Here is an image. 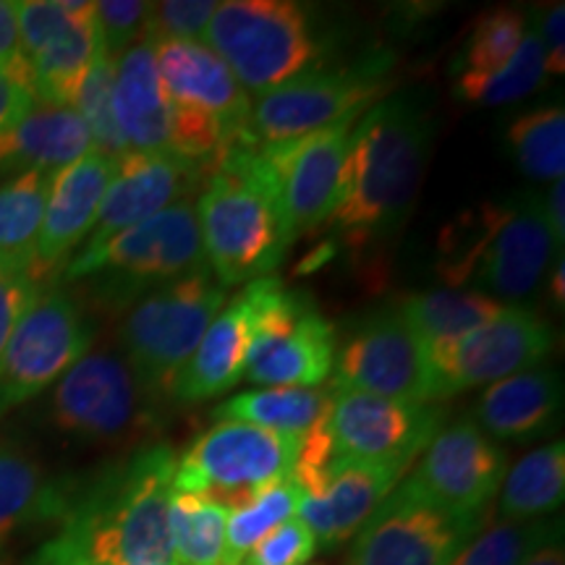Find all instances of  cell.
Segmentation results:
<instances>
[{
  "instance_id": "cell-1",
  "label": "cell",
  "mask_w": 565,
  "mask_h": 565,
  "mask_svg": "<svg viewBox=\"0 0 565 565\" xmlns=\"http://www.w3.org/2000/svg\"><path fill=\"white\" fill-rule=\"evenodd\" d=\"M179 454L147 443L71 484L58 529L30 565H179L168 508Z\"/></svg>"
},
{
  "instance_id": "cell-2",
  "label": "cell",
  "mask_w": 565,
  "mask_h": 565,
  "mask_svg": "<svg viewBox=\"0 0 565 565\" xmlns=\"http://www.w3.org/2000/svg\"><path fill=\"white\" fill-rule=\"evenodd\" d=\"M433 145V113L416 95L374 103L351 131L328 228L351 252L391 242L406 223Z\"/></svg>"
},
{
  "instance_id": "cell-3",
  "label": "cell",
  "mask_w": 565,
  "mask_h": 565,
  "mask_svg": "<svg viewBox=\"0 0 565 565\" xmlns=\"http://www.w3.org/2000/svg\"><path fill=\"white\" fill-rule=\"evenodd\" d=\"M204 263L223 288L267 278L291 249L278 181L259 145H233L196 196Z\"/></svg>"
},
{
  "instance_id": "cell-4",
  "label": "cell",
  "mask_w": 565,
  "mask_h": 565,
  "mask_svg": "<svg viewBox=\"0 0 565 565\" xmlns=\"http://www.w3.org/2000/svg\"><path fill=\"white\" fill-rule=\"evenodd\" d=\"M553 254L542 200L524 192L456 217L440 238L437 273L456 291L471 286L505 307L540 288Z\"/></svg>"
},
{
  "instance_id": "cell-5",
  "label": "cell",
  "mask_w": 565,
  "mask_h": 565,
  "mask_svg": "<svg viewBox=\"0 0 565 565\" xmlns=\"http://www.w3.org/2000/svg\"><path fill=\"white\" fill-rule=\"evenodd\" d=\"M204 267L207 263L194 202L181 200L121 231L97 249L76 252L61 278L63 282L84 280L97 307L124 312L154 288Z\"/></svg>"
},
{
  "instance_id": "cell-6",
  "label": "cell",
  "mask_w": 565,
  "mask_h": 565,
  "mask_svg": "<svg viewBox=\"0 0 565 565\" xmlns=\"http://www.w3.org/2000/svg\"><path fill=\"white\" fill-rule=\"evenodd\" d=\"M202 38L236 82L257 95L309 74L324 58L312 13L294 0H225Z\"/></svg>"
},
{
  "instance_id": "cell-7",
  "label": "cell",
  "mask_w": 565,
  "mask_h": 565,
  "mask_svg": "<svg viewBox=\"0 0 565 565\" xmlns=\"http://www.w3.org/2000/svg\"><path fill=\"white\" fill-rule=\"evenodd\" d=\"M228 291L212 278L210 267L141 296L118 330L121 356L139 383L158 395L171 387L192 359L202 335L221 315Z\"/></svg>"
},
{
  "instance_id": "cell-8",
  "label": "cell",
  "mask_w": 565,
  "mask_h": 565,
  "mask_svg": "<svg viewBox=\"0 0 565 565\" xmlns=\"http://www.w3.org/2000/svg\"><path fill=\"white\" fill-rule=\"evenodd\" d=\"M158 395L139 383L121 353L89 351L55 383L47 416L82 443H131L158 429Z\"/></svg>"
},
{
  "instance_id": "cell-9",
  "label": "cell",
  "mask_w": 565,
  "mask_h": 565,
  "mask_svg": "<svg viewBox=\"0 0 565 565\" xmlns=\"http://www.w3.org/2000/svg\"><path fill=\"white\" fill-rule=\"evenodd\" d=\"M553 328L524 307H505L479 328L424 345V398H450L469 387L492 385L536 370L553 353Z\"/></svg>"
},
{
  "instance_id": "cell-10",
  "label": "cell",
  "mask_w": 565,
  "mask_h": 565,
  "mask_svg": "<svg viewBox=\"0 0 565 565\" xmlns=\"http://www.w3.org/2000/svg\"><path fill=\"white\" fill-rule=\"evenodd\" d=\"M393 55L374 53L349 68L322 71L280 84L252 105V134L257 145L299 139L333 126L343 118H359L383 100Z\"/></svg>"
},
{
  "instance_id": "cell-11",
  "label": "cell",
  "mask_w": 565,
  "mask_h": 565,
  "mask_svg": "<svg viewBox=\"0 0 565 565\" xmlns=\"http://www.w3.org/2000/svg\"><path fill=\"white\" fill-rule=\"evenodd\" d=\"M335 328L301 291L263 278L257 324L244 380L263 387H320L335 362Z\"/></svg>"
},
{
  "instance_id": "cell-12",
  "label": "cell",
  "mask_w": 565,
  "mask_h": 565,
  "mask_svg": "<svg viewBox=\"0 0 565 565\" xmlns=\"http://www.w3.org/2000/svg\"><path fill=\"white\" fill-rule=\"evenodd\" d=\"M301 437L246 422H217L175 461L173 490L207 494L236 508L294 471Z\"/></svg>"
},
{
  "instance_id": "cell-13",
  "label": "cell",
  "mask_w": 565,
  "mask_h": 565,
  "mask_svg": "<svg viewBox=\"0 0 565 565\" xmlns=\"http://www.w3.org/2000/svg\"><path fill=\"white\" fill-rule=\"evenodd\" d=\"M95 341L87 309L66 288L47 286L26 309L0 359V416L58 383Z\"/></svg>"
},
{
  "instance_id": "cell-14",
  "label": "cell",
  "mask_w": 565,
  "mask_h": 565,
  "mask_svg": "<svg viewBox=\"0 0 565 565\" xmlns=\"http://www.w3.org/2000/svg\"><path fill=\"white\" fill-rule=\"evenodd\" d=\"M482 526L484 513L443 511L401 482L353 534L345 565H454Z\"/></svg>"
},
{
  "instance_id": "cell-15",
  "label": "cell",
  "mask_w": 565,
  "mask_h": 565,
  "mask_svg": "<svg viewBox=\"0 0 565 565\" xmlns=\"http://www.w3.org/2000/svg\"><path fill=\"white\" fill-rule=\"evenodd\" d=\"M328 429L333 458L408 469L445 424L435 404L385 395L330 391Z\"/></svg>"
},
{
  "instance_id": "cell-16",
  "label": "cell",
  "mask_w": 565,
  "mask_h": 565,
  "mask_svg": "<svg viewBox=\"0 0 565 565\" xmlns=\"http://www.w3.org/2000/svg\"><path fill=\"white\" fill-rule=\"evenodd\" d=\"M508 475V454L475 419L443 427L404 487L450 513H484Z\"/></svg>"
},
{
  "instance_id": "cell-17",
  "label": "cell",
  "mask_w": 565,
  "mask_h": 565,
  "mask_svg": "<svg viewBox=\"0 0 565 565\" xmlns=\"http://www.w3.org/2000/svg\"><path fill=\"white\" fill-rule=\"evenodd\" d=\"M359 118H343L299 139L259 145L278 181L282 215L294 242L324 228L333 215L351 131Z\"/></svg>"
},
{
  "instance_id": "cell-18",
  "label": "cell",
  "mask_w": 565,
  "mask_h": 565,
  "mask_svg": "<svg viewBox=\"0 0 565 565\" xmlns=\"http://www.w3.org/2000/svg\"><path fill=\"white\" fill-rule=\"evenodd\" d=\"M424 345L412 333L398 307L370 315L335 351L333 387L385 395V398H424Z\"/></svg>"
},
{
  "instance_id": "cell-19",
  "label": "cell",
  "mask_w": 565,
  "mask_h": 565,
  "mask_svg": "<svg viewBox=\"0 0 565 565\" xmlns=\"http://www.w3.org/2000/svg\"><path fill=\"white\" fill-rule=\"evenodd\" d=\"M404 469L383 463L333 458L328 469H294L291 479L299 490V519L315 534L317 545L338 547L362 529L393 487L401 482Z\"/></svg>"
},
{
  "instance_id": "cell-20",
  "label": "cell",
  "mask_w": 565,
  "mask_h": 565,
  "mask_svg": "<svg viewBox=\"0 0 565 565\" xmlns=\"http://www.w3.org/2000/svg\"><path fill=\"white\" fill-rule=\"evenodd\" d=\"M116 168V158L89 150L53 173L32 263V278L42 286H51L55 275L63 273L68 259L87 242Z\"/></svg>"
},
{
  "instance_id": "cell-21",
  "label": "cell",
  "mask_w": 565,
  "mask_h": 565,
  "mask_svg": "<svg viewBox=\"0 0 565 565\" xmlns=\"http://www.w3.org/2000/svg\"><path fill=\"white\" fill-rule=\"evenodd\" d=\"M207 171L171 152H129L118 160L100 212L79 252H92L113 236L158 215L171 204L192 200Z\"/></svg>"
},
{
  "instance_id": "cell-22",
  "label": "cell",
  "mask_w": 565,
  "mask_h": 565,
  "mask_svg": "<svg viewBox=\"0 0 565 565\" xmlns=\"http://www.w3.org/2000/svg\"><path fill=\"white\" fill-rule=\"evenodd\" d=\"M162 87L173 103L212 118L231 145H257L252 134V100L231 68L200 40L154 42Z\"/></svg>"
},
{
  "instance_id": "cell-23",
  "label": "cell",
  "mask_w": 565,
  "mask_h": 565,
  "mask_svg": "<svg viewBox=\"0 0 565 565\" xmlns=\"http://www.w3.org/2000/svg\"><path fill=\"white\" fill-rule=\"evenodd\" d=\"M263 301V278L246 282L244 291L225 303L212 320L207 333L192 353L171 387V398L179 404H200L228 393L244 380L249 359L254 324Z\"/></svg>"
},
{
  "instance_id": "cell-24",
  "label": "cell",
  "mask_w": 565,
  "mask_h": 565,
  "mask_svg": "<svg viewBox=\"0 0 565 565\" xmlns=\"http://www.w3.org/2000/svg\"><path fill=\"white\" fill-rule=\"evenodd\" d=\"M113 113L129 152H171L173 105L150 40L134 42L116 58Z\"/></svg>"
},
{
  "instance_id": "cell-25",
  "label": "cell",
  "mask_w": 565,
  "mask_h": 565,
  "mask_svg": "<svg viewBox=\"0 0 565 565\" xmlns=\"http://www.w3.org/2000/svg\"><path fill=\"white\" fill-rule=\"evenodd\" d=\"M477 424L492 440L526 443L557 427L563 377L555 370H526L492 383L477 404Z\"/></svg>"
},
{
  "instance_id": "cell-26",
  "label": "cell",
  "mask_w": 565,
  "mask_h": 565,
  "mask_svg": "<svg viewBox=\"0 0 565 565\" xmlns=\"http://www.w3.org/2000/svg\"><path fill=\"white\" fill-rule=\"evenodd\" d=\"M89 150H95V145L79 113L34 105L11 131L0 137V175L24 171L53 175Z\"/></svg>"
},
{
  "instance_id": "cell-27",
  "label": "cell",
  "mask_w": 565,
  "mask_h": 565,
  "mask_svg": "<svg viewBox=\"0 0 565 565\" xmlns=\"http://www.w3.org/2000/svg\"><path fill=\"white\" fill-rule=\"evenodd\" d=\"M71 482L47 479L38 458L13 443H0V565L11 542L26 526L58 521L68 503Z\"/></svg>"
},
{
  "instance_id": "cell-28",
  "label": "cell",
  "mask_w": 565,
  "mask_h": 565,
  "mask_svg": "<svg viewBox=\"0 0 565 565\" xmlns=\"http://www.w3.org/2000/svg\"><path fill=\"white\" fill-rule=\"evenodd\" d=\"M103 53L105 45L95 13L55 34L30 61L34 103L45 108H71L84 76Z\"/></svg>"
},
{
  "instance_id": "cell-29",
  "label": "cell",
  "mask_w": 565,
  "mask_h": 565,
  "mask_svg": "<svg viewBox=\"0 0 565 565\" xmlns=\"http://www.w3.org/2000/svg\"><path fill=\"white\" fill-rule=\"evenodd\" d=\"M51 179L42 171L0 179V270L32 273Z\"/></svg>"
},
{
  "instance_id": "cell-30",
  "label": "cell",
  "mask_w": 565,
  "mask_h": 565,
  "mask_svg": "<svg viewBox=\"0 0 565 565\" xmlns=\"http://www.w3.org/2000/svg\"><path fill=\"white\" fill-rule=\"evenodd\" d=\"M330 391L322 387H263L233 395L215 408V419L246 422L278 435L301 437L328 414Z\"/></svg>"
},
{
  "instance_id": "cell-31",
  "label": "cell",
  "mask_w": 565,
  "mask_h": 565,
  "mask_svg": "<svg viewBox=\"0 0 565 565\" xmlns=\"http://www.w3.org/2000/svg\"><path fill=\"white\" fill-rule=\"evenodd\" d=\"M565 494V445L532 450L508 471L500 492V521H536L561 508Z\"/></svg>"
},
{
  "instance_id": "cell-32",
  "label": "cell",
  "mask_w": 565,
  "mask_h": 565,
  "mask_svg": "<svg viewBox=\"0 0 565 565\" xmlns=\"http://www.w3.org/2000/svg\"><path fill=\"white\" fill-rule=\"evenodd\" d=\"M503 303L477 291H456V288H440V291L414 294L398 303L412 333L419 338L422 345L456 338L479 328L492 317L503 312Z\"/></svg>"
},
{
  "instance_id": "cell-33",
  "label": "cell",
  "mask_w": 565,
  "mask_h": 565,
  "mask_svg": "<svg viewBox=\"0 0 565 565\" xmlns=\"http://www.w3.org/2000/svg\"><path fill=\"white\" fill-rule=\"evenodd\" d=\"M231 508L207 494L175 492L168 508L171 545L179 565H221Z\"/></svg>"
},
{
  "instance_id": "cell-34",
  "label": "cell",
  "mask_w": 565,
  "mask_h": 565,
  "mask_svg": "<svg viewBox=\"0 0 565 565\" xmlns=\"http://www.w3.org/2000/svg\"><path fill=\"white\" fill-rule=\"evenodd\" d=\"M545 51L534 26H526L519 51L490 74H458L456 97L471 105H505L532 95L545 84Z\"/></svg>"
},
{
  "instance_id": "cell-35",
  "label": "cell",
  "mask_w": 565,
  "mask_h": 565,
  "mask_svg": "<svg viewBox=\"0 0 565 565\" xmlns=\"http://www.w3.org/2000/svg\"><path fill=\"white\" fill-rule=\"evenodd\" d=\"M296 505H299V490L288 475L286 479L257 490L242 505L231 508L221 565H242L259 540H265L282 521L294 519Z\"/></svg>"
},
{
  "instance_id": "cell-36",
  "label": "cell",
  "mask_w": 565,
  "mask_h": 565,
  "mask_svg": "<svg viewBox=\"0 0 565 565\" xmlns=\"http://www.w3.org/2000/svg\"><path fill=\"white\" fill-rule=\"evenodd\" d=\"M508 147L521 173L534 181H561L565 171V113L540 108L508 126Z\"/></svg>"
},
{
  "instance_id": "cell-37",
  "label": "cell",
  "mask_w": 565,
  "mask_h": 565,
  "mask_svg": "<svg viewBox=\"0 0 565 565\" xmlns=\"http://www.w3.org/2000/svg\"><path fill=\"white\" fill-rule=\"evenodd\" d=\"M555 534H561V524L553 521H494L479 529L454 565H521Z\"/></svg>"
},
{
  "instance_id": "cell-38",
  "label": "cell",
  "mask_w": 565,
  "mask_h": 565,
  "mask_svg": "<svg viewBox=\"0 0 565 565\" xmlns=\"http://www.w3.org/2000/svg\"><path fill=\"white\" fill-rule=\"evenodd\" d=\"M113 79H116V58L103 53L89 68V74L84 76L71 108L79 113L82 121L87 124L95 150L121 160L124 154H129V147H126L116 113H113Z\"/></svg>"
},
{
  "instance_id": "cell-39",
  "label": "cell",
  "mask_w": 565,
  "mask_h": 565,
  "mask_svg": "<svg viewBox=\"0 0 565 565\" xmlns=\"http://www.w3.org/2000/svg\"><path fill=\"white\" fill-rule=\"evenodd\" d=\"M526 34V17L513 9H494L477 17L463 47L461 74H490L505 66Z\"/></svg>"
},
{
  "instance_id": "cell-40",
  "label": "cell",
  "mask_w": 565,
  "mask_h": 565,
  "mask_svg": "<svg viewBox=\"0 0 565 565\" xmlns=\"http://www.w3.org/2000/svg\"><path fill=\"white\" fill-rule=\"evenodd\" d=\"M92 13H95V3H87V0H26V3H17L19 55L30 63L32 55L42 51L55 34L68 30L76 21L92 17Z\"/></svg>"
},
{
  "instance_id": "cell-41",
  "label": "cell",
  "mask_w": 565,
  "mask_h": 565,
  "mask_svg": "<svg viewBox=\"0 0 565 565\" xmlns=\"http://www.w3.org/2000/svg\"><path fill=\"white\" fill-rule=\"evenodd\" d=\"M215 0H162V3H147V21L141 40H200L207 30Z\"/></svg>"
},
{
  "instance_id": "cell-42",
  "label": "cell",
  "mask_w": 565,
  "mask_h": 565,
  "mask_svg": "<svg viewBox=\"0 0 565 565\" xmlns=\"http://www.w3.org/2000/svg\"><path fill=\"white\" fill-rule=\"evenodd\" d=\"M317 553V540L299 515L282 521L249 550L242 565H303Z\"/></svg>"
},
{
  "instance_id": "cell-43",
  "label": "cell",
  "mask_w": 565,
  "mask_h": 565,
  "mask_svg": "<svg viewBox=\"0 0 565 565\" xmlns=\"http://www.w3.org/2000/svg\"><path fill=\"white\" fill-rule=\"evenodd\" d=\"M95 17L103 34L105 53L110 58H118L145 34L147 3H137V0H103V3H95Z\"/></svg>"
},
{
  "instance_id": "cell-44",
  "label": "cell",
  "mask_w": 565,
  "mask_h": 565,
  "mask_svg": "<svg viewBox=\"0 0 565 565\" xmlns=\"http://www.w3.org/2000/svg\"><path fill=\"white\" fill-rule=\"evenodd\" d=\"M45 288L47 286H42V282L32 278V273L0 270V359H3L6 349H9V341L19 320L38 301V296Z\"/></svg>"
},
{
  "instance_id": "cell-45",
  "label": "cell",
  "mask_w": 565,
  "mask_h": 565,
  "mask_svg": "<svg viewBox=\"0 0 565 565\" xmlns=\"http://www.w3.org/2000/svg\"><path fill=\"white\" fill-rule=\"evenodd\" d=\"M34 105L38 103L30 84V63L17 58L0 68V137L11 131Z\"/></svg>"
},
{
  "instance_id": "cell-46",
  "label": "cell",
  "mask_w": 565,
  "mask_h": 565,
  "mask_svg": "<svg viewBox=\"0 0 565 565\" xmlns=\"http://www.w3.org/2000/svg\"><path fill=\"white\" fill-rule=\"evenodd\" d=\"M540 34L542 51H545V71L547 76L565 74V6H547V11L540 17V24L534 26Z\"/></svg>"
},
{
  "instance_id": "cell-47",
  "label": "cell",
  "mask_w": 565,
  "mask_h": 565,
  "mask_svg": "<svg viewBox=\"0 0 565 565\" xmlns=\"http://www.w3.org/2000/svg\"><path fill=\"white\" fill-rule=\"evenodd\" d=\"M19 55V24H17V3L0 0V68L9 66Z\"/></svg>"
},
{
  "instance_id": "cell-48",
  "label": "cell",
  "mask_w": 565,
  "mask_h": 565,
  "mask_svg": "<svg viewBox=\"0 0 565 565\" xmlns=\"http://www.w3.org/2000/svg\"><path fill=\"white\" fill-rule=\"evenodd\" d=\"M542 210H545L547 228L553 233L555 246L563 249L565 238V181H553V186L547 189V196L542 200Z\"/></svg>"
},
{
  "instance_id": "cell-49",
  "label": "cell",
  "mask_w": 565,
  "mask_h": 565,
  "mask_svg": "<svg viewBox=\"0 0 565 565\" xmlns=\"http://www.w3.org/2000/svg\"><path fill=\"white\" fill-rule=\"evenodd\" d=\"M521 565H565V553H563L561 534H555L553 540L545 542V545L536 547L534 553L529 555Z\"/></svg>"
},
{
  "instance_id": "cell-50",
  "label": "cell",
  "mask_w": 565,
  "mask_h": 565,
  "mask_svg": "<svg viewBox=\"0 0 565 565\" xmlns=\"http://www.w3.org/2000/svg\"><path fill=\"white\" fill-rule=\"evenodd\" d=\"M550 294H553V301L563 309L565 303V263L563 257H557V265L553 275H550Z\"/></svg>"
}]
</instances>
